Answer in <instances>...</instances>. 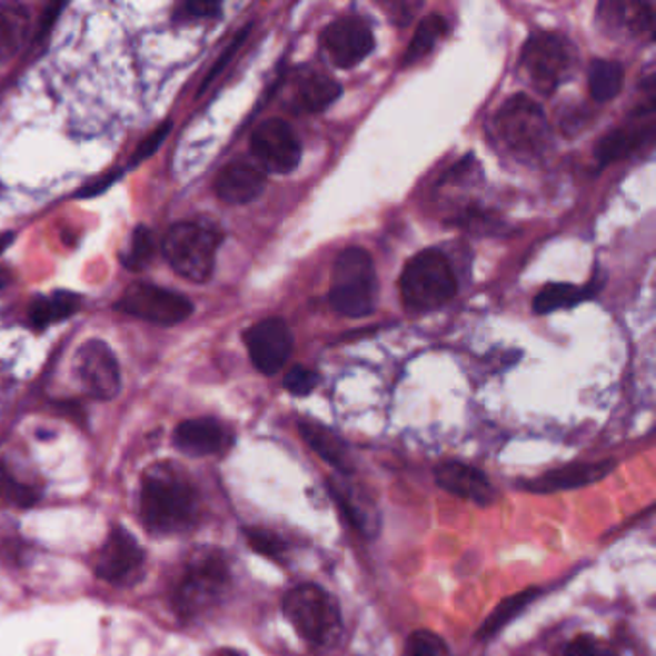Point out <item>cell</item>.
I'll return each instance as SVG.
<instances>
[{"instance_id":"35","label":"cell","mask_w":656,"mask_h":656,"mask_svg":"<svg viewBox=\"0 0 656 656\" xmlns=\"http://www.w3.org/2000/svg\"><path fill=\"white\" fill-rule=\"evenodd\" d=\"M318 374L305 368V366H292L291 370L287 371L286 376V389L291 395L297 397H305L308 392L312 391L318 386Z\"/></svg>"},{"instance_id":"8","label":"cell","mask_w":656,"mask_h":656,"mask_svg":"<svg viewBox=\"0 0 656 656\" xmlns=\"http://www.w3.org/2000/svg\"><path fill=\"white\" fill-rule=\"evenodd\" d=\"M116 310L157 326H178L193 312L191 300L165 287L133 284L116 302Z\"/></svg>"},{"instance_id":"2","label":"cell","mask_w":656,"mask_h":656,"mask_svg":"<svg viewBox=\"0 0 656 656\" xmlns=\"http://www.w3.org/2000/svg\"><path fill=\"white\" fill-rule=\"evenodd\" d=\"M457 291V274L441 250H421L408 260L400 276V295L414 312L437 310L455 299Z\"/></svg>"},{"instance_id":"21","label":"cell","mask_w":656,"mask_h":656,"mask_svg":"<svg viewBox=\"0 0 656 656\" xmlns=\"http://www.w3.org/2000/svg\"><path fill=\"white\" fill-rule=\"evenodd\" d=\"M341 97V86L324 73H312L300 81L295 91V108L300 112H321Z\"/></svg>"},{"instance_id":"3","label":"cell","mask_w":656,"mask_h":656,"mask_svg":"<svg viewBox=\"0 0 656 656\" xmlns=\"http://www.w3.org/2000/svg\"><path fill=\"white\" fill-rule=\"evenodd\" d=\"M231 584L228 558L220 550L202 549L187 563L183 578L176 587L173 605L186 618H197L216 607Z\"/></svg>"},{"instance_id":"13","label":"cell","mask_w":656,"mask_h":656,"mask_svg":"<svg viewBox=\"0 0 656 656\" xmlns=\"http://www.w3.org/2000/svg\"><path fill=\"white\" fill-rule=\"evenodd\" d=\"M250 360L265 376L278 374L291 357V329L281 318H266L245 331Z\"/></svg>"},{"instance_id":"22","label":"cell","mask_w":656,"mask_h":656,"mask_svg":"<svg viewBox=\"0 0 656 656\" xmlns=\"http://www.w3.org/2000/svg\"><path fill=\"white\" fill-rule=\"evenodd\" d=\"M29 31V16L18 4L0 7V64L14 57Z\"/></svg>"},{"instance_id":"7","label":"cell","mask_w":656,"mask_h":656,"mask_svg":"<svg viewBox=\"0 0 656 656\" xmlns=\"http://www.w3.org/2000/svg\"><path fill=\"white\" fill-rule=\"evenodd\" d=\"M499 139L510 152L520 158L543 155L550 141V128L543 108L526 97L516 95L500 107L495 118Z\"/></svg>"},{"instance_id":"25","label":"cell","mask_w":656,"mask_h":656,"mask_svg":"<svg viewBox=\"0 0 656 656\" xmlns=\"http://www.w3.org/2000/svg\"><path fill=\"white\" fill-rule=\"evenodd\" d=\"M595 295L593 287L570 286V284H550L543 287L535 297L534 310L537 315H549L560 308L576 307L582 300Z\"/></svg>"},{"instance_id":"16","label":"cell","mask_w":656,"mask_h":656,"mask_svg":"<svg viewBox=\"0 0 656 656\" xmlns=\"http://www.w3.org/2000/svg\"><path fill=\"white\" fill-rule=\"evenodd\" d=\"M434 476H436L437 486L460 499L474 500L481 507L491 505L495 499V489L486 474L478 468H471L468 464L455 463V460L439 464Z\"/></svg>"},{"instance_id":"6","label":"cell","mask_w":656,"mask_h":656,"mask_svg":"<svg viewBox=\"0 0 656 656\" xmlns=\"http://www.w3.org/2000/svg\"><path fill=\"white\" fill-rule=\"evenodd\" d=\"M218 245L220 236L212 229L193 221H179L168 229L162 252L178 276L195 284H205L215 271Z\"/></svg>"},{"instance_id":"39","label":"cell","mask_w":656,"mask_h":656,"mask_svg":"<svg viewBox=\"0 0 656 656\" xmlns=\"http://www.w3.org/2000/svg\"><path fill=\"white\" fill-rule=\"evenodd\" d=\"M12 239H14V233H2L0 236V252L7 249L8 245L12 243Z\"/></svg>"},{"instance_id":"41","label":"cell","mask_w":656,"mask_h":656,"mask_svg":"<svg viewBox=\"0 0 656 656\" xmlns=\"http://www.w3.org/2000/svg\"><path fill=\"white\" fill-rule=\"evenodd\" d=\"M218 656H241L237 650H221L220 655Z\"/></svg>"},{"instance_id":"28","label":"cell","mask_w":656,"mask_h":656,"mask_svg":"<svg viewBox=\"0 0 656 656\" xmlns=\"http://www.w3.org/2000/svg\"><path fill=\"white\" fill-rule=\"evenodd\" d=\"M445 33H447V22H445V18L441 14H437L436 12V14H429L428 18H424L418 29H416V33H414L413 41L408 44L407 54H405V64H414L420 58L429 54L434 50V47H436L437 41L445 37Z\"/></svg>"},{"instance_id":"1","label":"cell","mask_w":656,"mask_h":656,"mask_svg":"<svg viewBox=\"0 0 656 656\" xmlns=\"http://www.w3.org/2000/svg\"><path fill=\"white\" fill-rule=\"evenodd\" d=\"M139 510L150 534H181L193 526L199 516V495L179 466L155 464L141 479Z\"/></svg>"},{"instance_id":"24","label":"cell","mask_w":656,"mask_h":656,"mask_svg":"<svg viewBox=\"0 0 656 656\" xmlns=\"http://www.w3.org/2000/svg\"><path fill=\"white\" fill-rule=\"evenodd\" d=\"M79 310V297L70 291L52 292L50 297H37L29 307V321L36 328H44L58 320H64Z\"/></svg>"},{"instance_id":"14","label":"cell","mask_w":656,"mask_h":656,"mask_svg":"<svg viewBox=\"0 0 656 656\" xmlns=\"http://www.w3.org/2000/svg\"><path fill=\"white\" fill-rule=\"evenodd\" d=\"M374 33L360 18L342 16L321 33V47L339 68H355L374 50Z\"/></svg>"},{"instance_id":"18","label":"cell","mask_w":656,"mask_h":656,"mask_svg":"<svg viewBox=\"0 0 656 656\" xmlns=\"http://www.w3.org/2000/svg\"><path fill=\"white\" fill-rule=\"evenodd\" d=\"M173 445L189 457H208L226 449V429L212 418L181 421L173 431Z\"/></svg>"},{"instance_id":"36","label":"cell","mask_w":656,"mask_h":656,"mask_svg":"<svg viewBox=\"0 0 656 656\" xmlns=\"http://www.w3.org/2000/svg\"><path fill=\"white\" fill-rule=\"evenodd\" d=\"M171 123L165 122L160 128L155 129L152 133H150L147 139H143V143L139 145L136 150V155H133V160H131V165L136 166L139 162H143L147 158L152 157L155 152H157L158 147L165 143L166 137L170 133Z\"/></svg>"},{"instance_id":"31","label":"cell","mask_w":656,"mask_h":656,"mask_svg":"<svg viewBox=\"0 0 656 656\" xmlns=\"http://www.w3.org/2000/svg\"><path fill=\"white\" fill-rule=\"evenodd\" d=\"M245 537L250 545V549L262 555L266 558H274V560H281L286 557L287 543L274 531L260 528L245 529Z\"/></svg>"},{"instance_id":"12","label":"cell","mask_w":656,"mask_h":656,"mask_svg":"<svg viewBox=\"0 0 656 656\" xmlns=\"http://www.w3.org/2000/svg\"><path fill=\"white\" fill-rule=\"evenodd\" d=\"M145 553L128 529L116 526L97 555L95 571L112 585L133 584L143 570Z\"/></svg>"},{"instance_id":"5","label":"cell","mask_w":656,"mask_h":656,"mask_svg":"<svg viewBox=\"0 0 656 656\" xmlns=\"http://www.w3.org/2000/svg\"><path fill=\"white\" fill-rule=\"evenodd\" d=\"M284 613L297 634L315 647H328L341 632L336 599L320 585L302 584L287 593Z\"/></svg>"},{"instance_id":"29","label":"cell","mask_w":656,"mask_h":656,"mask_svg":"<svg viewBox=\"0 0 656 656\" xmlns=\"http://www.w3.org/2000/svg\"><path fill=\"white\" fill-rule=\"evenodd\" d=\"M0 499L18 508L33 507L41 499L36 486L16 479L4 464H0Z\"/></svg>"},{"instance_id":"27","label":"cell","mask_w":656,"mask_h":656,"mask_svg":"<svg viewBox=\"0 0 656 656\" xmlns=\"http://www.w3.org/2000/svg\"><path fill=\"white\" fill-rule=\"evenodd\" d=\"M624 68L614 60H595L589 66V91L597 102H608L620 93Z\"/></svg>"},{"instance_id":"11","label":"cell","mask_w":656,"mask_h":656,"mask_svg":"<svg viewBox=\"0 0 656 656\" xmlns=\"http://www.w3.org/2000/svg\"><path fill=\"white\" fill-rule=\"evenodd\" d=\"M250 150L260 166L271 173H289L295 170L302 155L299 139L291 126L279 118L266 120L255 129Z\"/></svg>"},{"instance_id":"20","label":"cell","mask_w":656,"mask_h":656,"mask_svg":"<svg viewBox=\"0 0 656 656\" xmlns=\"http://www.w3.org/2000/svg\"><path fill=\"white\" fill-rule=\"evenodd\" d=\"M299 431L308 447L315 450L321 460H326L331 468H336L342 474L352 471L347 445L334 431H329L328 428H324L315 421H299Z\"/></svg>"},{"instance_id":"9","label":"cell","mask_w":656,"mask_h":656,"mask_svg":"<svg viewBox=\"0 0 656 656\" xmlns=\"http://www.w3.org/2000/svg\"><path fill=\"white\" fill-rule=\"evenodd\" d=\"M520 62L535 91L550 95L570 70V52L557 33H535L524 47Z\"/></svg>"},{"instance_id":"38","label":"cell","mask_w":656,"mask_h":656,"mask_svg":"<svg viewBox=\"0 0 656 656\" xmlns=\"http://www.w3.org/2000/svg\"><path fill=\"white\" fill-rule=\"evenodd\" d=\"M120 178H122V170L110 171L105 178L97 179L93 183H89L83 191H79L78 197L87 199V197L100 195L102 191H107L108 187H112V183H116Z\"/></svg>"},{"instance_id":"34","label":"cell","mask_w":656,"mask_h":656,"mask_svg":"<svg viewBox=\"0 0 656 656\" xmlns=\"http://www.w3.org/2000/svg\"><path fill=\"white\" fill-rule=\"evenodd\" d=\"M221 7L218 2H207V0H189L176 8L173 20L176 22H199L208 18H218Z\"/></svg>"},{"instance_id":"17","label":"cell","mask_w":656,"mask_h":656,"mask_svg":"<svg viewBox=\"0 0 656 656\" xmlns=\"http://www.w3.org/2000/svg\"><path fill=\"white\" fill-rule=\"evenodd\" d=\"M266 187L265 171L249 162H231L218 173L215 191L228 205H249Z\"/></svg>"},{"instance_id":"30","label":"cell","mask_w":656,"mask_h":656,"mask_svg":"<svg viewBox=\"0 0 656 656\" xmlns=\"http://www.w3.org/2000/svg\"><path fill=\"white\" fill-rule=\"evenodd\" d=\"M155 250L157 247H155V237L150 233V229L139 226L131 236L126 255H122V265L131 271L145 270L155 257Z\"/></svg>"},{"instance_id":"10","label":"cell","mask_w":656,"mask_h":656,"mask_svg":"<svg viewBox=\"0 0 656 656\" xmlns=\"http://www.w3.org/2000/svg\"><path fill=\"white\" fill-rule=\"evenodd\" d=\"M76 371L81 387L93 399H115L122 387L120 365L107 342L89 339L79 347L76 355Z\"/></svg>"},{"instance_id":"4","label":"cell","mask_w":656,"mask_h":656,"mask_svg":"<svg viewBox=\"0 0 656 656\" xmlns=\"http://www.w3.org/2000/svg\"><path fill=\"white\" fill-rule=\"evenodd\" d=\"M378 278L371 257L360 247H349L337 257L329 302L347 318L370 316L378 302Z\"/></svg>"},{"instance_id":"37","label":"cell","mask_w":656,"mask_h":656,"mask_svg":"<svg viewBox=\"0 0 656 656\" xmlns=\"http://www.w3.org/2000/svg\"><path fill=\"white\" fill-rule=\"evenodd\" d=\"M249 29L250 26L249 28L241 29V33H239V36L236 37V41L229 44L228 50H226V52L221 54L220 60H218V62H216L215 68H212V72L208 73V78L205 79V83L200 86V93H202V91H205V89H207V87L210 86L212 81H215L216 76H218V73H220L221 70L226 68V66H228L229 60L233 58V54H236L237 49H239V47L243 44L245 39H247V36H249Z\"/></svg>"},{"instance_id":"23","label":"cell","mask_w":656,"mask_h":656,"mask_svg":"<svg viewBox=\"0 0 656 656\" xmlns=\"http://www.w3.org/2000/svg\"><path fill=\"white\" fill-rule=\"evenodd\" d=\"M539 593H541V589L529 587V589L514 593L507 599L500 600L497 608L487 616L486 622L478 629L476 637H478L479 642H489L493 635L499 634L500 629L505 628L508 622H513L524 608L528 607L529 603H534L539 597Z\"/></svg>"},{"instance_id":"32","label":"cell","mask_w":656,"mask_h":656,"mask_svg":"<svg viewBox=\"0 0 656 656\" xmlns=\"http://www.w3.org/2000/svg\"><path fill=\"white\" fill-rule=\"evenodd\" d=\"M408 656H449V647L439 635L418 629L408 637Z\"/></svg>"},{"instance_id":"19","label":"cell","mask_w":656,"mask_h":656,"mask_svg":"<svg viewBox=\"0 0 656 656\" xmlns=\"http://www.w3.org/2000/svg\"><path fill=\"white\" fill-rule=\"evenodd\" d=\"M328 491L352 528L365 535H374L378 531V513L371 505V500L366 499L365 493L355 489L349 481L337 478L328 479Z\"/></svg>"},{"instance_id":"33","label":"cell","mask_w":656,"mask_h":656,"mask_svg":"<svg viewBox=\"0 0 656 656\" xmlns=\"http://www.w3.org/2000/svg\"><path fill=\"white\" fill-rule=\"evenodd\" d=\"M557 656H616L610 645L593 635H578L566 643Z\"/></svg>"},{"instance_id":"26","label":"cell","mask_w":656,"mask_h":656,"mask_svg":"<svg viewBox=\"0 0 656 656\" xmlns=\"http://www.w3.org/2000/svg\"><path fill=\"white\" fill-rule=\"evenodd\" d=\"M653 136L650 131H643V129H616L610 136L605 137L600 141L599 149H597V158L603 166L618 162L622 158L629 157L634 150L639 149L647 139Z\"/></svg>"},{"instance_id":"15","label":"cell","mask_w":656,"mask_h":656,"mask_svg":"<svg viewBox=\"0 0 656 656\" xmlns=\"http://www.w3.org/2000/svg\"><path fill=\"white\" fill-rule=\"evenodd\" d=\"M616 464L613 460H603V463L570 464L557 470H549L539 478L529 479L524 484V489L537 495H547V493L570 491L578 487L593 486L600 479L607 478L608 474L614 470Z\"/></svg>"},{"instance_id":"40","label":"cell","mask_w":656,"mask_h":656,"mask_svg":"<svg viewBox=\"0 0 656 656\" xmlns=\"http://www.w3.org/2000/svg\"><path fill=\"white\" fill-rule=\"evenodd\" d=\"M8 281H10V276H8V271L0 270V289H2V287H7Z\"/></svg>"}]
</instances>
